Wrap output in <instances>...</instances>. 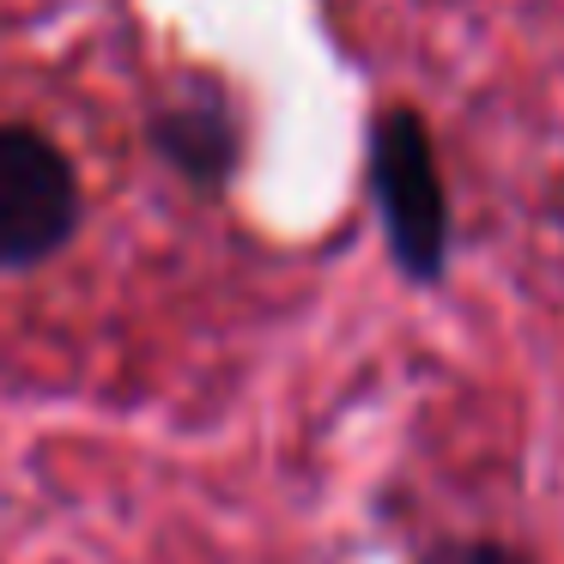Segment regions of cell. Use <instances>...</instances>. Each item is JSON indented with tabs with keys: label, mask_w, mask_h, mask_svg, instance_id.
Here are the masks:
<instances>
[{
	"label": "cell",
	"mask_w": 564,
	"mask_h": 564,
	"mask_svg": "<svg viewBox=\"0 0 564 564\" xmlns=\"http://www.w3.org/2000/svg\"><path fill=\"white\" fill-rule=\"evenodd\" d=\"M370 200L394 268L413 285H437L449 268V188L437 171V140L413 104H389L370 122Z\"/></svg>",
	"instance_id": "obj_1"
},
{
	"label": "cell",
	"mask_w": 564,
	"mask_h": 564,
	"mask_svg": "<svg viewBox=\"0 0 564 564\" xmlns=\"http://www.w3.org/2000/svg\"><path fill=\"white\" fill-rule=\"evenodd\" d=\"M419 564H528V558L516 546H503V540H443Z\"/></svg>",
	"instance_id": "obj_4"
},
{
	"label": "cell",
	"mask_w": 564,
	"mask_h": 564,
	"mask_svg": "<svg viewBox=\"0 0 564 564\" xmlns=\"http://www.w3.org/2000/svg\"><path fill=\"white\" fill-rule=\"evenodd\" d=\"M79 171L50 134L0 122V268H37L79 231Z\"/></svg>",
	"instance_id": "obj_2"
},
{
	"label": "cell",
	"mask_w": 564,
	"mask_h": 564,
	"mask_svg": "<svg viewBox=\"0 0 564 564\" xmlns=\"http://www.w3.org/2000/svg\"><path fill=\"white\" fill-rule=\"evenodd\" d=\"M147 140L200 195L231 188V176L243 171V122H237L225 91H183V98L159 104L147 122Z\"/></svg>",
	"instance_id": "obj_3"
}]
</instances>
